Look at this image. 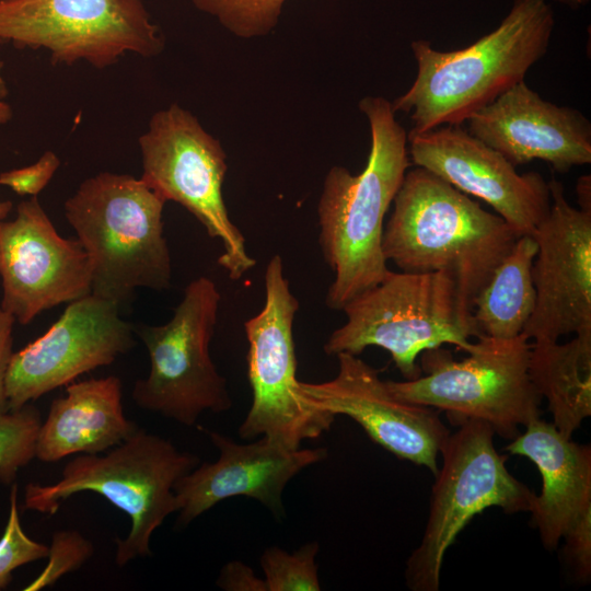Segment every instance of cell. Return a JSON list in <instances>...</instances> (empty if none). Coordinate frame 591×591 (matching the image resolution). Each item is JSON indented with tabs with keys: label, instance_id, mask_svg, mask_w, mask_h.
Here are the masks:
<instances>
[{
	"label": "cell",
	"instance_id": "36",
	"mask_svg": "<svg viewBox=\"0 0 591 591\" xmlns=\"http://www.w3.org/2000/svg\"><path fill=\"white\" fill-rule=\"evenodd\" d=\"M555 1L566 4L573 9L586 5L589 2V0H555Z\"/></svg>",
	"mask_w": 591,
	"mask_h": 591
},
{
	"label": "cell",
	"instance_id": "37",
	"mask_svg": "<svg viewBox=\"0 0 591 591\" xmlns=\"http://www.w3.org/2000/svg\"><path fill=\"white\" fill-rule=\"evenodd\" d=\"M2 66L3 63L0 61V100H3L8 94V88L5 85L3 78L1 77Z\"/></svg>",
	"mask_w": 591,
	"mask_h": 591
},
{
	"label": "cell",
	"instance_id": "31",
	"mask_svg": "<svg viewBox=\"0 0 591 591\" xmlns=\"http://www.w3.org/2000/svg\"><path fill=\"white\" fill-rule=\"evenodd\" d=\"M217 586L225 591H267L264 579L252 568L239 560H232L221 569Z\"/></svg>",
	"mask_w": 591,
	"mask_h": 591
},
{
	"label": "cell",
	"instance_id": "26",
	"mask_svg": "<svg viewBox=\"0 0 591 591\" xmlns=\"http://www.w3.org/2000/svg\"><path fill=\"white\" fill-rule=\"evenodd\" d=\"M318 543L310 542L288 553L271 546L260 556L267 591H320L315 557Z\"/></svg>",
	"mask_w": 591,
	"mask_h": 591
},
{
	"label": "cell",
	"instance_id": "1",
	"mask_svg": "<svg viewBox=\"0 0 591 591\" xmlns=\"http://www.w3.org/2000/svg\"><path fill=\"white\" fill-rule=\"evenodd\" d=\"M520 235L497 213L416 166L394 197L382 251L401 271L449 274L460 314L474 325L475 298Z\"/></svg>",
	"mask_w": 591,
	"mask_h": 591
},
{
	"label": "cell",
	"instance_id": "16",
	"mask_svg": "<svg viewBox=\"0 0 591 591\" xmlns=\"http://www.w3.org/2000/svg\"><path fill=\"white\" fill-rule=\"evenodd\" d=\"M407 143L410 163L484 200L521 235H532L549 210L548 182L540 173L519 174L461 125L409 131Z\"/></svg>",
	"mask_w": 591,
	"mask_h": 591
},
{
	"label": "cell",
	"instance_id": "15",
	"mask_svg": "<svg viewBox=\"0 0 591 591\" xmlns=\"http://www.w3.org/2000/svg\"><path fill=\"white\" fill-rule=\"evenodd\" d=\"M551 207L533 232L535 306L522 335L534 343L591 331V210L571 206L548 182Z\"/></svg>",
	"mask_w": 591,
	"mask_h": 591
},
{
	"label": "cell",
	"instance_id": "25",
	"mask_svg": "<svg viewBox=\"0 0 591 591\" xmlns=\"http://www.w3.org/2000/svg\"><path fill=\"white\" fill-rule=\"evenodd\" d=\"M42 424L39 410L26 404L0 413V482H14L20 468L35 457V447Z\"/></svg>",
	"mask_w": 591,
	"mask_h": 591
},
{
	"label": "cell",
	"instance_id": "20",
	"mask_svg": "<svg viewBox=\"0 0 591 591\" xmlns=\"http://www.w3.org/2000/svg\"><path fill=\"white\" fill-rule=\"evenodd\" d=\"M505 448L530 459L542 476L530 512L543 545L557 547L567 529L591 507V448L564 437L553 422L533 419Z\"/></svg>",
	"mask_w": 591,
	"mask_h": 591
},
{
	"label": "cell",
	"instance_id": "2",
	"mask_svg": "<svg viewBox=\"0 0 591 591\" xmlns=\"http://www.w3.org/2000/svg\"><path fill=\"white\" fill-rule=\"evenodd\" d=\"M359 109L369 121L366 167L354 175L335 165L326 174L317 205L318 243L334 273L325 303L332 310L381 282L389 274L382 251L384 217L410 166L407 134L391 102L367 96Z\"/></svg>",
	"mask_w": 591,
	"mask_h": 591
},
{
	"label": "cell",
	"instance_id": "34",
	"mask_svg": "<svg viewBox=\"0 0 591 591\" xmlns=\"http://www.w3.org/2000/svg\"><path fill=\"white\" fill-rule=\"evenodd\" d=\"M12 116L11 107L0 100V124L5 123Z\"/></svg>",
	"mask_w": 591,
	"mask_h": 591
},
{
	"label": "cell",
	"instance_id": "12",
	"mask_svg": "<svg viewBox=\"0 0 591 591\" xmlns=\"http://www.w3.org/2000/svg\"><path fill=\"white\" fill-rule=\"evenodd\" d=\"M0 43L47 49L54 63L85 60L103 69L125 53L164 48L143 0H0Z\"/></svg>",
	"mask_w": 591,
	"mask_h": 591
},
{
	"label": "cell",
	"instance_id": "32",
	"mask_svg": "<svg viewBox=\"0 0 591 591\" xmlns=\"http://www.w3.org/2000/svg\"><path fill=\"white\" fill-rule=\"evenodd\" d=\"M15 318L0 308V413L9 412L5 375L12 357L13 326Z\"/></svg>",
	"mask_w": 591,
	"mask_h": 591
},
{
	"label": "cell",
	"instance_id": "11",
	"mask_svg": "<svg viewBox=\"0 0 591 591\" xmlns=\"http://www.w3.org/2000/svg\"><path fill=\"white\" fill-rule=\"evenodd\" d=\"M141 179L165 201L189 211L207 234L222 243L217 263L231 280L241 279L256 265L245 237L231 221L222 195L228 171L220 141L177 104L157 112L139 138Z\"/></svg>",
	"mask_w": 591,
	"mask_h": 591
},
{
	"label": "cell",
	"instance_id": "22",
	"mask_svg": "<svg viewBox=\"0 0 591 591\" xmlns=\"http://www.w3.org/2000/svg\"><path fill=\"white\" fill-rule=\"evenodd\" d=\"M529 375L538 395L546 398L556 429L571 438L591 415V331L564 344L534 343Z\"/></svg>",
	"mask_w": 591,
	"mask_h": 591
},
{
	"label": "cell",
	"instance_id": "4",
	"mask_svg": "<svg viewBox=\"0 0 591 591\" xmlns=\"http://www.w3.org/2000/svg\"><path fill=\"white\" fill-rule=\"evenodd\" d=\"M165 202L141 178L112 172L86 178L66 200V219L90 258L91 293L121 306L138 288H170Z\"/></svg>",
	"mask_w": 591,
	"mask_h": 591
},
{
	"label": "cell",
	"instance_id": "24",
	"mask_svg": "<svg viewBox=\"0 0 591 591\" xmlns=\"http://www.w3.org/2000/svg\"><path fill=\"white\" fill-rule=\"evenodd\" d=\"M194 5L216 18L240 38L269 34L278 24L286 0H192Z\"/></svg>",
	"mask_w": 591,
	"mask_h": 591
},
{
	"label": "cell",
	"instance_id": "7",
	"mask_svg": "<svg viewBox=\"0 0 591 591\" xmlns=\"http://www.w3.org/2000/svg\"><path fill=\"white\" fill-rule=\"evenodd\" d=\"M531 346L522 334L510 339L482 336L462 360L440 346L420 355L418 378L385 382L396 397L444 412L455 425L478 419L513 439L521 426L541 415V396L529 375Z\"/></svg>",
	"mask_w": 591,
	"mask_h": 591
},
{
	"label": "cell",
	"instance_id": "6",
	"mask_svg": "<svg viewBox=\"0 0 591 591\" xmlns=\"http://www.w3.org/2000/svg\"><path fill=\"white\" fill-rule=\"evenodd\" d=\"M341 311L346 322L324 344L329 356H359L376 346L386 350L406 380L420 375L418 357L450 344L471 352L480 337L463 320L449 274L389 271L378 285L349 300Z\"/></svg>",
	"mask_w": 591,
	"mask_h": 591
},
{
	"label": "cell",
	"instance_id": "19",
	"mask_svg": "<svg viewBox=\"0 0 591 591\" xmlns=\"http://www.w3.org/2000/svg\"><path fill=\"white\" fill-rule=\"evenodd\" d=\"M467 120V131L513 166L542 160L566 173L591 163L590 120L579 109L543 100L525 81Z\"/></svg>",
	"mask_w": 591,
	"mask_h": 591
},
{
	"label": "cell",
	"instance_id": "14",
	"mask_svg": "<svg viewBox=\"0 0 591 591\" xmlns=\"http://www.w3.org/2000/svg\"><path fill=\"white\" fill-rule=\"evenodd\" d=\"M0 308L22 325L92 287L85 250L59 235L36 197L20 202L13 220H0Z\"/></svg>",
	"mask_w": 591,
	"mask_h": 591
},
{
	"label": "cell",
	"instance_id": "10",
	"mask_svg": "<svg viewBox=\"0 0 591 591\" xmlns=\"http://www.w3.org/2000/svg\"><path fill=\"white\" fill-rule=\"evenodd\" d=\"M298 310L299 301L283 275L282 258L275 254L265 270L264 306L244 322L252 404L239 434L243 439L267 437L289 450L320 438L336 418L313 406L300 389L293 339Z\"/></svg>",
	"mask_w": 591,
	"mask_h": 591
},
{
	"label": "cell",
	"instance_id": "3",
	"mask_svg": "<svg viewBox=\"0 0 591 591\" xmlns=\"http://www.w3.org/2000/svg\"><path fill=\"white\" fill-rule=\"evenodd\" d=\"M554 24L547 0H514L493 32L462 49L441 51L429 40H413L417 76L391 102L393 111L410 113L415 132L461 125L524 81L529 69L546 54Z\"/></svg>",
	"mask_w": 591,
	"mask_h": 591
},
{
	"label": "cell",
	"instance_id": "23",
	"mask_svg": "<svg viewBox=\"0 0 591 591\" xmlns=\"http://www.w3.org/2000/svg\"><path fill=\"white\" fill-rule=\"evenodd\" d=\"M537 244L520 235L475 298L472 318L480 337L514 338L522 334L535 306L532 266Z\"/></svg>",
	"mask_w": 591,
	"mask_h": 591
},
{
	"label": "cell",
	"instance_id": "21",
	"mask_svg": "<svg viewBox=\"0 0 591 591\" xmlns=\"http://www.w3.org/2000/svg\"><path fill=\"white\" fill-rule=\"evenodd\" d=\"M138 429L124 415L118 376L71 382L66 395L53 401L40 424L35 457L51 463L71 454H99Z\"/></svg>",
	"mask_w": 591,
	"mask_h": 591
},
{
	"label": "cell",
	"instance_id": "35",
	"mask_svg": "<svg viewBox=\"0 0 591 591\" xmlns=\"http://www.w3.org/2000/svg\"><path fill=\"white\" fill-rule=\"evenodd\" d=\"M12 202L9 200H0V220H3L10 212Z\"/></svg>",
	"mask_w": 591,
	"mask_h": 591
},
{
	"label": "cell",
	"instance_id": "9",
	"mask_svg": "<svg viewBox=\"0 0 591 591\" xmlns=\"http://www.w3.org/2000/svg\"><path fill=\"white\" fill-rule=\"evenodd\" d=\"M220 301L213 280L201 276L186 286L169 322L135 326L150 358L148 376L131 392L139 407L184 426H194L205 412L231 408L227 380L210 356Z\"/></svg>",
	"mask_w": 591,
	"mask_h": 591
},
{
	"label": "cell",
	"instance_id": "13",
	"mask_svg": "<svg viewBox=\"0 0 591 591\" xmlns=\"http://www.w3.org/2000/svg\"><path fill=\"white\" fill-rule=\"evenodd\" d=\"M119 309L90 293L69 302L45 334L13 352L5 375L10 410L128 352L136 345L135 326L121 318Z\"/></svg>",
	"mask_w": 591,
	"mask_h": 591
},
{
	"label": "cell",
	"instance_id": "17",
	"mask_svg": "<svg viewBox=\"0 0 591 591\" xmlns=\"http://www.w3.org/2000/svg\"><path fill=\"white\" fill-rule=\"evenodd\" d=\"M329 381L300 389L321 409L350 417L369 438L395 456L438 473V456L450 434L439 410L396 397L378 370L356 355L340 352Z\"/></svg>",
	"mask_w": 591,
	"mask_h": 591
},
{
	"label": "cell",
	"instance_id": "8",
	"mask_svg": "<svg viewBox=\"0 0 591 591\" xmlns=\"http://www.w3.org/2000/svg\"><path fill=\"white\" fill-rule=\"evenodd\" d=\"M459 426L441 450L424 536L407 559L405 578L413 591L439 590L444 555L476 514L490 507L530 511L535 495L509 473L487 422L467 419Z\"/></svg>",
	"mask_w": 591,
	"mask_h": 591
},
{
	"label": "cell",
	"instance_id": "28",
	"mask_svg": "<svg viewBox=\"0 0 591 591\" xmlns=\"http://www.w3.org/2000/svg\"><path fill=\"white\" fill-rule=\"evenodd\" d=\"M93 553L92 542L79 532L70 530L55 532L48 547L47 566L24 590L35 591L53 586L63 575L78 570Z\"/></svg>",
	"mask_w": 591,
	"mask_h": 591
},
{
	"label": "cell",
	"instance_id": "5",
	"mask_svg": "<svg viewBox=\"0 0 591 591\" xmlns=\"http://www.w3.org/2000/svg\"><path fill=\"white\" fill-rule=\"evenodd\" d=\"M200 460L170 440L139 428L107 454H82L68 462L55 484H27L24 508L53 515L74 494L93 491L131 520L126 538H116L115 561L123 567L150 556V540L167 515L178 510L175 483Z\"/></svg>",
	"mask_w": 591,
	"mask_h": 591
},
{
	"label": "cell",
	"instance_id": "27",
	"mask_svg": "<svg viewBox=\"0 0 591 591\" xmlns=\"http://www.w3.org/2000/svg\"><path fill=\"white\" fill-rule=\"evenodd\" d=\"M16 485L10 495V512L0 538V590L12 579V572L25 564L46 558L48 546L30 538L23 531L16 505Z\"/></svg>",
	"mask_w": 591,
	"mask_h": 591
},
{
	"label": "cell",
	"instance_id": "33",
	"mask_svg": "<svg viewBox=\"0 0 591 591\" xmlns=\"http://www.w3.org/2000/svg\"><path fill=\"white\" fill-rule=\"evenodd\" d=\"M577 199L579 208L591 210V177L582 175L577 181Z\"/></svg>",
	"mask_w": 591,
	"mask_h": 591
},
{
	"label": "cell",
	"instance_id": "29",
	"mask_svg": "<svg viewBox=\"0 0 591 591\" xmlns=\"http://www.w3.org/2000/svg\"><path fill=\"white\" fill-rule=\"evenodd\" d=\"M564 555L573 577L583 583L591 577V507L586 509L567 529Z\"/></svg>",
	"mask_w": 591,
	"mask_h": 591
},
{
	"label": "cell",
	"instance_id": "30",
	"mask_svg": "<svg viewBox=\"0 0 591 591\" xmlns=\"http://www.w3.org/2000/svg\"><path fill=\"white\" fill-rule=\"evenodd\" d=\"M59 158L46 151L35 163L0 174V185L9 186L19 195L36 197L49 183L59 167Z\"/></svg>",
	"mask_w": 591,
	"mask_h": 591
},
{
	"label": "cell",
	"instance_id": "18",
	"mask_svg": "<svg viewBox=\"0 0 591 591\" xmlns=\"http://www.w3.org/2000/svg\"><path fill=\"white\" fill-rule=\"evenodd\" d=\"M201 429L220 454L216 462L198 464L175 483L178 526H186L218 502L235 496L255 499L280 517L282 493L290 479L327 456L325 448L289 450L267 437L241 444Z\"/></svg>",
	"mask_w": 591,
	"mask_h": 591
}]
</instances>
